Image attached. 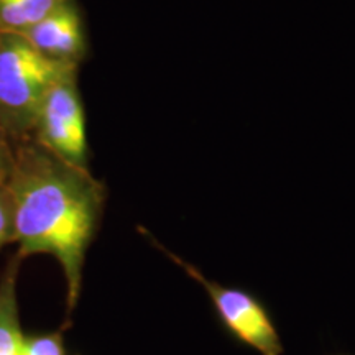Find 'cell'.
I'll return each mask as SVG.
<instances>
[{
  "label": "cell",
  "mask_w": 355,
  "mask_h": 355,
  "mask_svg": "<svg viewBox=\"0 0 355 355\" xmlns=\"http://www.w3.org/2000/svg\"><path fill=\"white\" fill-rule=\"evenodd\" d=\"M50 60L78 66L86 55V35L73 0L19 33Z\"/></svg>",
  "instance_id": "5"
},
{
  "label": "cell",
  "mask_w": 355,
  "mask_h": 355,
  "mask_svg": "<svg viewBox=\"0 0 355 355\" xmlns=\"http://www.w3.org/2000/svg\"><path fill=\"white\" fill-rule=\"evenodd\" d=\"M20 355H64L60 334L25 337Z\"/></svg>",
  "instance_id": "7"
},
{
  "label": "cell",
  "mask_w": 355,
  "mask_h": 355,
  "mask_svg": "<svg viewBox=\"0 0 355 355\" xmlns=\"http://www.w3.org/2000/svg\"><path fill=\"white\" fill-rule=\"evenodd\" d=\"M15 241V224H13V206L7 184L0 186V247Z\"/></svg>",
  "instance_id": "8"
},
{
  "label": "cell",
  "mask_w": 355,
  "mask_h": 355,
  "mask_svg": "<svg viewBox=\"0 0 355 355\" xmlns=\"http://www.w3.org/2000/svg\"><path fill=\"white\" fill-rule=\"evenodd\" d=\"M17 261L0 282V355H20L24 334L20 329L17 308Z\"/></svg>",
  "instance_id": "6"
},
{
  "label": "cell",
  "mask_w": 355,
  "mask_h": 355,
  "mask_svg": "<svg viewBox=\"0 0 355 355\" xmlns=\"http://www.w3.org/2000/svg\"><path fill=\"white\" fill-rule=\"evenodd\" d=\"M19 2L24 7L26 17L30 20V26H32L38 20H42L43 17H46L48 13L56 10L58 7L64 6L69 0H19Z\"/></svg>",
  "instance_id": "9"
},
{
  "label": "cell",
  "mask_w": 355,
  "mask_h": 355,
  "mask_svg": "<svg viewBox=\"0 0 355 355\" xmlns=\"http://www.w3.org/2000/svg\"><path fill=\"white\" fill-rule=\"evenodd\" d=\"M35 130L38 141L64 162L86 168V114L78 92L76 69L50 87L40 107Z\"/></svg>",
  "instance_id": "3"
},
{
  "label": "cell",
  "mask_w": 355,
  "mask_h": 355,
  "mask_svg": "<svg viewBox=\"0 0 355 355\" xmlns=\"http://www.w3.org/2000/svg\"><path fill=\"white\" fill-rule=\"evenodd\" d=\"M78 66L50 60L19 33L0 32V122L12 133L33 130L50 87Z\"/></svg>",
  "instance_id": "2"
},
{
  "label": "cell",
  "mask_w": 355,
  "mask_h": 355,
  "mask_svg": "<svg viewBox=\"0 0 355 355\" xmlns=\"http://www.w3.org/2000/svg\"><path fill=\"white\" fill-rule=\"evenodd\" d=\"M6 184L20 257L55 255L64 270L73 308L81 290L86 248L104 206V188L87 168L71 165L40 141L12 152Z\"/></svg>",
  "instance_id": "1"
},
{
  "label": "cell",
  "mask_w": 355,
  "mask_h": 355,
  "mask_svg": "<svg viewBox=\"0 0 355 355\" xmlns=\"http://www.w3.org/2000/svg\"><path fill=\"white\" fill-rule=\"evenodd\" d=\"M12 165V152L8 148L6 139H3V132L0 130V186L7 183L8 173H10Z\"/></svg>",
  "instance_id": "10"
},
{
  "label": "cell",
  "mask_w": 355,
  "mask_h": 355,
  "mask_svg": "<svg viewBox=\"0 0 355 355\" xmlns=\"http://www.w3.org/2000/svg\"><path fill=\"white\" fill-rule=\"evenodd\" d=\"M171 259L176 260L180 265H183L186 272L193 275L199 283L206 286L222 321L227 324L229 329L239 339H242L250 347L259 350L261 355H282V343H279L275 326L270 321L265 309L252 296L239 290L222 288L216 285V283L212 285L186 261L173 255Z\"/></svg>",
  "instance_id": "4"
}]
</instances>
